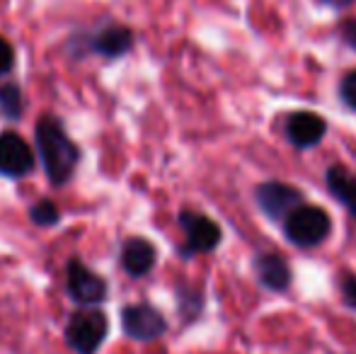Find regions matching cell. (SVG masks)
Here are the masks:
<instances>
[{"instance_id": "1", "label": "cell", "mask_w": 356, "mask_h": 354, "mask_svg": "<svg viewBox=\"0 0 356 354\" xmlns=\"http://www.w3.org/2000/svg\"><path fill=\"white\" fill-rule=\"evenodd\" d=\"M34 146L42 161L44 175L51 187H66L73 179L78 163L83 158L78 143L68 136L66 124L56 114H42L34 124Z\"/></svg>"}, {"instance_id": "2", "label": "cell", "mask_w": 356, "mask_h": 354, "mask_svg": "<svg viewBox=\"0 0 356 354\" xmlns=\"http://www.w3.org/2000/svg\"><path fill=\"white\" fill-rule=\"evenodd\" d=\"M136 47V32L124 22H107L95 24L90 29H78L66 39V54L71 58H88L99 56L104 61H117Z\"/></svg>"}, {"instance_id": "3", "label": "cell", "mask_w": 356, "mask_h": 354, "mask_svg": "<svg viewBox=\"0 0 356 354\" xmlns=\"http://www.w3.org/2000/svg\"><path fill=\"white\" fill-rule=\"evenodd\" d=\"M282 233L293 248L313 250L332 236V216L323 207L305 202L284 218Z\"/></svg>"}, {"instance_id": "4", "label": "cell", "mask_w": 356, "mask_h": 354, "mask_svg": "<svg viewBox=\"0 0 356 354\" xmlns=\"http://www.w3.org/2000/svg\"><path fill=\"white\" fill-rule=\"evenodd\" d=\"M177 226L182 228V246H179V257L182 260H192L197 255H209V252L218 250L223 243V228L211 216L197 211V209H179L177 214Z\"/></svg>"}, {"instance_id": "5", "label": "cell", "mask_w": 356, "mask_h": 354, "mask_svg": "<svg viewBox=\"0 0 356 354\" xmlns=\"http://www.w3.org/2000/svg\"><path fill=\"white\" fill-rule=\"evenodd\" d=\"M109 335V321L97 306H80L63 328V340L75 354H97Z\"/></svg>"}, {"instance_id": "6", "label": "cell", "mask_w": 356, "mask_h": 354, "mask_svg": "<svg viewBox=\"0 0 356 354\" xmlns=\"http://www.w3.org/2000/svg\"><path fill=\"white\" fill-rule=\"evenodd\" d=\"M254 204L272 223H282L293 209L305 204V194L284 179H264L254 187Z\"/></svg>"}, {"instance_id": "7", "label": "cell", "mask_w": 356, "mask_h": 354, "mask_svg": "<svg viewBox=\"0 0 356 354\" xmlns=\"http://www.w3.org/2000/svg\"><path fill=\"white\" fill-rule=\"evenodd\" d=\"M122 318V330L127 337L136 342H155L168 332V318L163 316V311L153 306L148 301L138 303H127L119 313Z\"/></svg>"}, {"instance_id": "8", "label": "cell", "mask_w": 356, "mask_h": 354, "mask_svg": "<svg viewBox=\"0 0 356 354\" xmlns=\"http://www.w3.org/2000/svg\"><path fill=\"white\" fill-rule=\"evenodd\" d=\"M66 291L78 306H99L107 301L109 284L102 274L92 272L80 257H71L66 265Z\"/></svg>"}, {"instance_id": "9", "label": "cell", "mask_w": 356, "mask_h": 354, "mask_svg": "<svg viewBox=\"0 0 356 354\" xmlns=\"http://www.w3.org/2000/svg\"><path fill=\"white\" fill-rule=\"evenodd\" d=\"M37 168L34 148L13 129L0 131V177L22 179L32 175Z\"/></svg>"}, {"instance_id": "10", "label": "cell", "mask_w": 356, "mask_h": 354, "mask_svg": "<svg viewBox=\"0 0 356 354\" xmlns=\"http://www.w3.org/2000/svg\"><path fill=\"white\" fill-rule=\"evenodd\" d=\"M284 136L296 151H310L327 136V119L310 109L291 112L284 119Z\"/></svg>"}, {"instance_id": "11", "label": "cell", "mask_w": 356, "mask_h": 354, "mask_svg": "<svg viewBox=\"0 0 356 354\" xmlns=\"http://www.w3.org/2000/svg\"><path fill=\"white\" fill-rule=\"evenodd\" d=\"M252 272L257 284L269 293H286L293 287V267L277 250H259L252 257Z\"/></svg>"}, {"instance_id": "12", "label": "cell", "mask_w": 356, "mask_h": 354, "mask_svg": "<svg viewBox=\"0 0 356 354\" xmlns=\"http://www.w3.org/2000/svg\"><path fill=\"white\" fill-rule=\"evenodd\" d=\"M119 262L122 269L134 279H141L145 274L153 272L155 262H158V250L155 246L143 236H129L122 243V250H119Z\"/></svg>"}, {"instance_id": "13", "label": "cell", "mask_w": 356, "mask_h": 354, "mask_svg": "<svg viewBox=\"0 0 356 354\" xmlns=\"http://www.w3.org/2000/svg\"><path fill=\"white\" fill-rule=\"evenodd\" d=\"M325 187L330 197L347 209V214L356 221V172L349 170L342 163H332L325 170Z\"/></svg>"}, {"instance_id": "14", "label": "cell", "mask_w": 356, "mask_h": 354, "mask_svg": "<svg viewBox=\"0 0 356 354\" xmlns=\"http://www.w3.org/2000/svg\"><path fill=\"white\" fill-rule=\"evenodd\" d=\"M175 303H177V313L182 318L184 325L199 321L207 306V296H204L202 287H194V284L179 282L175 287Z\"/></svg>"}, {"instance_id": "15", "label": "cell", "mask_w": 356, "mask_h": 354, "mask_svg": "<svg viewBox=\"0 0 356 354\" xmlns=\"http://www.w3.org/2000/svg\"><path fill=\"white\" fill-rule=\"evenodd\" d=\"M24 114V92L17 83H0V117L15 124Z\"/></svg>"}, {"instance_id": "16", "label": "cell", "mask_w": 356, "mask_h": 354, "mask_svg": "<svg viewBox=\"0 0 356 354\" xmlns=\"http://www.w3.org/2000/svg\"><path fill=\"white\" fill-rule=\"evenodd\" d=\"M29 218H32L34 226L42 228H54L61 223V211L51 199H39L29 207Z\"/></svg>"}, {"instance_id": "17", "label": "cell", "mask_w": 356, "mask_h": 354, "mask_svg": "<svg viewBox=\"0 0 356 354\" xmlns=\"http://www.w3.org/2000/svg\"><path fill=\"white\" fill-rule=\"evenodd\" d=\"M337 289L344 306L356 313V274L349 272V269H342L337 274Z\"/></svg>"}, {"instance_id": "18", "label": "cell", "mask_w": 356, "mask_h": 354, "mask_svg": "<svg viewBox=\"0 0 356 354\" xmlns=\"http://www.w3.org/2000/svg\"><path fill=\"white\" fill-rule=\"evenodd\" d=\"M337 97L349 112H356V68L342 76L337 86Z\"/></svg>"}, {"instance_id": "19", "label": "cell", "mask_w": 356, "mask_h": 354, "mask_svg": "<svg viewBox=\"0 0 356 354\" xmlns=\"http://www.w3.org/2000/svg\"><path fill=\"white\" fill-rule=\"evenodd\" d=\"M15 63H17V51H15L13 42L0 34V78L10 76L15 71Z\"/></svg>"}, {"instance_id": "20", "label": "cell", "mask_w": 356, "mask_h": 354, "mask_svg": "<svg viewBox=\"0 0 356 354\" xmlns=\"http://www.w3.org/2000/svg\"><path fill=\"white\" fill-rule=\"evenodd\" d=\"M337 34L352 51H356V19L354 17L342 19V22L337 24Z\"/></svg>"}, {"instance_id": "21", "label": "cell", "mask_w": 356, "mask_h": 354, "mask_svg": "<svg viewBox=\"0 0 356 354\" xmlns=\"http://www.w3.org/2000/svg\"><path fill=\"white\" fill-rule=\"evenodd\" d=\"M320 3L330 10H344V8H349V5H354L356 0H320Z\"/></svg>"}]
</instances>
